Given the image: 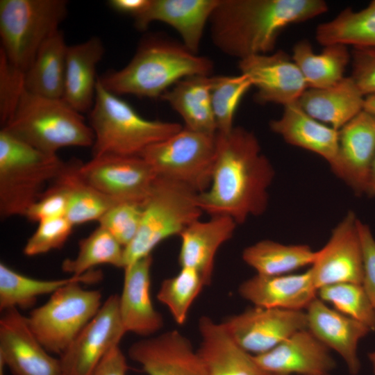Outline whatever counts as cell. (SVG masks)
<instances>
[{
	"label": "cell",
	"mask_w": 375,
	"mask_h": 375,
	"mask_svg": "<svg viewBox=\"0 0 375 375\" xmlns=\"http://www.w3.org/2000/svg\"><path fill=\"white\" fill-rule=\"evenodd\" d=\"M274 176L253 133L234 127L226 135L217 133V152L209 187L198 196L203 212L231 217L242 224L262 214L268 188Z\"/></svg>",
	"instance_id": "1"
},
{
	"label": "cell",
	"mask_w": 375,
	"mask_h": 375,
	"mask_svg": "<svg viewBox=\"0 0 375 375\" xmlns=\"http://www.w3.org/2000/svg\"><path fill=\"white\" fill-rule=\"evenodd\" d=\"M328 8L323 0H219L208 22L210 36L217 49L239 60L267 54L283 29Z\"/></svg>",
	"instance_id": "2"
},
{
	"label": "cell",
	"mask_w": 375,
	"mask_h": 375,
	"mask_svg": "<svg viewBox=\"0 0 375 375\" xmlns=\"http://www.w3.org/2000/svg\"><path fill=\"white\" fill-rule=\"evenodd\" d=\"M212 62L191 52L182 42L149 35L140 43L131 61L119 70L98 77L103 87L116 95L156 99L189 76H210Z\"/></svg>",
	"instance_id": "3"
},
{
	"label": "cell",
	"mask_w": 375,
	"mask_h": 375,
	"mask_svg": "<svg viewBox=\"0 0 375 375\" xmlns=\"http://www.w3.org/2000/svg\"><path fill=\"white\" fill-rule=\"evenodd\" d=\"M89 125L94 135L92 157L141 156L147 148L183 128L178 123L144 118L127 101L105 89L99 81L94 102L89 112Z\"/></svg>",
	"instance_id": "4"
},
{
	"label": "cell",
	"mask_w": 375,
	"mask_h": 375,
	"mask_svg": "<svg viewBox=\"0 0 375 375\" xmlns=\"http://www.w3.org/2000/svg\"><path fill=\"white\" fill-rule=\"evenodd\" d=\"M2 129L50 154H56L64 147H92L94 140L91 127L81 113L62 98L42 97L26 90Z\"/></svg>",
	"instance_id": "5"
},
{
	"label": "cell",
	"mask_w": 375,
	"mask_h": 375,
	"mask_svg": "<svg viewBox=\"0 0 375 375\" xmlns=\"http://www.w3.org/2000/svg\"><path fill=\"white\" fill-rule=\"evenodd\" d=\"M67 162L0 131V216H26Z\"/></svg>",
	"instance_id": "6"
},
{
	"label": "cell",
	"mask_w": 375,
	"mask_h": 375,
	"mask_svg": "<svg viewBox=\"0 0 375 375\" xmlns=\"http://www.w3.org/2000/svg\"><path fill=\"white\" fill-rule=\"evenodd\" d=\"M198 196L197 192L181 183L156 176L142 204L139 230L124 249V267L151 255L162 241L179 236L199 219L203 211Z\"/></svg>",
	"instance_id": "7"
},
{
	"label": "cell",
	"mask_w": 375,
	"mask_h": 375,
	"mask_svg": "<svg viewBox=\"0 0 375 375\" xmlns=\"http://www.w3.org/2000/svg\"><path fill=\"white\" fill-rule=\"evenodd\" d=\"M65 0H1L0 50L26 72L42 44L67 15Z\"/></svg>",
	"instance_id": "8"
},
{
	"label": "cell",
	"mask_w": 375,
	"mask_h": 375,
	"mask_svg": "<svg viewBox=\"0 0 375 375\" xmlns=\"http://www.w3.org/2000/svg\"><path fill=\"white\" fill-rule=\"evenodd\" d=\"M102 305L99 290L67 285L27 316L29 326L50 353L62 355Z\"/></svg>",
	"instance_id": "9"
},
{
	"label": "cell",
	"mask_w": 375,
	"mask_h": 375,
	"mask_svg": "<svg viewBox=\"0 0 375 375\" xmlns=\"http://www.w3.org/2000/svg\"><path fill=\"white\" fill-rule=\"evenodd\" d=\"M217 152V133L183 127L141 154L156 176L181 183L199 194L208 189Z\"/></svg>",
	"instance_id": "10"
},
{
	"label": "cell",
	"mask_w": 375,
	"mask_h": 375,
	"mask_svg": "<svg viewBox=\"0 0 375 375\" xmlns=\"http://www.w3.org/2000/svg\"><path fill=\"white\" fill-rule=\"evenodd\" d=\"M78 172L85 182L118 202L143 203L156 178L140 156L92 157L81 164Z\"/></svg>",
	"instance_id": "11"
},
{
	"label": "cell",
	"mask_w": 375,
	"mask_h": 375,
	"mask_svg": "<svg viewBox=\"0 0 375 375\" xmlns=\"http://www.w3.org/2000/svg\"><path fill=\"white\" fill-rule=\"evenodd\" d=\"M126 333L119 295H110L99 310L60 356L64 375H92L103 357L119 346Z\"/></svg>",
	"instance_id": "12"
},
{
	"label": "cell",
	"mask_w": 375,
	"mask_h": 375,
	"mask_svg": "<svg viewBox=\"0 0 375 375\" xmlns=\"http://www.w3.org/2000/svg\"><path fill=\"white\" fill-rule=\"evenodd\" d=\"M222 324L240 347L258 355L307 328V317L305 310L254 306L227 317Z\"/></svg>",
	"instance_id": "13"
},
{
	"label": "cell",
	"mask_w": 375,
	"mask_h": 375,
	"mask_svg": "<svg viewBox=\"0 0 375 375\" xmlns=\"http://www.w3.org/2000/svg\"><path fill=\"white\" fill-rule=\"evenodd\" d=\"M355 213L349 211L333 230L327 243L316 251L310 270L317 290L342 283L362 284L363 256Z\"/></svg>",
	"instance_id": "14"
},
{
	"label": "cell",
	"mask_w": 375,
	"mask_h": 375,
	"mask_svg": "<svg viewBox=\"0 0 375 375\" xmlns=\"http://www.w3.org/2000/svg\"><path fill=\"white\" fill-rule=\"evenodd\" d=\"M18 308L2 311L0 359L13 375H64L60 358L51 355Z\"/></svg>",
	"instance_id": "15"
},
{
	"label": "cell",
	"mask_w": 375,
	"mask_h": 375,
	"mask_svg": "<svg viewBox=\"0 0 375 375\" xmlns=\"http://www.w3.org/2000/svg\"><path fill=\"white\" fill-rule=\"evenodd\" d=\"M238 67L256 88L255 100L259 103L285 106L297 101L308 88L297 65L282 50L240 60Z\"/></svg>",
	"instance_id": "16"
},
{
	"label": "cell",
	"mask_w": 375,
	"mask_h": 375,
	"mask_svg": "<svg viewBox=\"0 0 375 375\" xmlns=\"http://www.w3.org/2000/svg\"><path fill=\"white\" fill-rule=\"evenodd\" d=\"M128 353L147 375H208L197 350L177 330L137 341Z\"/></svg>",
	"instance_id": "17"
},
{
	"label": "cell",
	"mask_w": 375,
	"mask_h": 375,
	"mask_svg": "<svg viewBox=\"0 0 375 375\" xmlns=\"http://www.w3.org/2000/svg\"><path fill=\"white\" fill-rule=\"evenodd\" d=\"M375 158V116L362 110L338 131L333 172L356 194L366 193Z\"/></svg>",
	"instance_id": "18"
},
{
	"label": "cell",
	"mask_w": 375,
	"mask_h": 375,
	"mask_svg": "<svg viewBox=\"0 0 375 375\" xmlns=\"http://www.w3.org/2000/svg\"><path fill=\"white\" fill-rule=\"evenodd\" d=\"M253 356L270 375L329 374L336 366L330 349L308 328L293 333L272 349Z\"/></svg>",
	"instance_id": "19"
},
{
	"label": "cell",
	"mask_w": 375,
	"mask_h": 375,
	"mask_svg": "<svg viewBox=\"0 0 375 375\" xmlns=\"http://www.w3.org/2000/svg\"><path fill=\"white\" fill-rule=\"evenodd\" d=\"M307 328L344 362L348 372L357 375L361 368L358 346L370 329L360 322L328 307L317 297L306 309Z\"/></svg>",
	"instance_id": "20"
},
{
	"label": "cell",
	"mask_w": 375,
	"mask_h": 375,
	"mask_svg": "<svg viewBox=\"0 0 375 375\" xmlns=\"http://www.w3.org/2000/svg\"><path fill=\"white\" fill-rule=\"evenodd\" d=\"M152 255L140 258L124 268L122 292L119 308L126 333L147 337L160 331L163 319L151 298Z\"/></svg>",
	"instance_id": "21"
},
{
	"label": "cell",
	"mask_w": 375,
	"mask_h": 375,
	"mask_svg": "<svg viewBox=\"0 0 375 375\" xmlns=\"http://www.w3.org/2000/svg\"><path fill=\"white\" fill-rule=\"evenodd\" d=\"M240 295L254 306L305 310L317 297L311 272L278 276L256 274L242 282Z\"/></svg>",
	"instance_id": "22"
},
{
	"label": "cell",
	"mask_w": 375,
	"mask_h": 375,
	"mask_svg": "<svg viewBox=\"0 0 375 375\" xmlns=\"http://www.w3.org/2000/svg\"><path fill=\"white\" fill-rule=\"evenodd\" d=\"M219 0H151L145 11L134 19L139 30H145L153 22L174 28L183 44L198 54L206 24Z\"/></svg>",
	"instance_id": "23"
},
{
	"label": "cell",
	"mask_w": 375,
	"mask_h": 375,
	"mask_svg": "<svg viewBox=\"0 0 375 375\" xmlns=\"http://www.w3.org/2000/svg\"><path fill=\"white\" fill-rule=\"evenodd\" d=\"M198 328L201 342L197 351L208 375H270L260 367L253 355L234 341L222 323L203 316Z\"/></svg>",
	"instance_id": "24"
},
{
	"label": "cell",
	"mask_w": 375,
	"mask_h": 375,
	"mask_svg": "<svg viewBox=\"0 0 375 375\" xmlns=\"http://www.w3.org/2000/svg\"><path fill=\"white\" fill-rule=\"evenodd\" d=\"M237 223L230 217L211 216L208 221L199 219L190 224L181 234L178 262L181 267L196 269L206 285L211 283L216 253L230 240Z\"/></svg>",
	"instance_id": "25"
},
{
	"label": "cell",
	"mask_w": 375,
	"mask_h": 375,
	"mask_svg": "<svg viewBox=\"0 0 375 375\" xmlns=\"http://www.w3.org/2000/svg\"><path fill=\"white\" fill-rule=\"evenodd\" d=\"M104 53L103 42L97 36L67 47L62 99L80 113L90 112L92 108L98 81L97 67Z\"/></svg>",
	"instance_id": "26"
},
{
	"label": "cell",
	"mask_w": 375,
	"mask_h": 375,
	"mask_svg": "<svg viewBox=\"0 0 375 375\" xmlns=\"http://www.w3.org/2000/svg\"><path fill=\"white\" fill-rule=\"evenodd\" d=\"M271 130L288 143L318 154L331 167L338 148V131L307 114L298 101L284 106L281 117L272 120Z\"/></svg>",
	"instance_id": "27"
},
{
	"label": "cell",
	"mask_w": 375,
	"mask_h": 375,
	"mask_svg": "<svg viewBox=\"0 0 375 375\" xmlns=\"http://www.w3.org/2000/svg\"><path fill=\"white\" fill-rule=\"evenodd\" d=\"M365 96L351 76L326 88H307L298 100L316 120L339 131L363 110Z\"/></svg>",
	"instance_id": "28"
},
{
	"label": "cell",
	"mask_w": 375,
	"mask_h": 375,
	"mask_svg": "<svg viewBox=\"0 0 375 375\" xmlns=\"http://www.w3.org/2000/svg\"><path fill=\"white\" fill-rule=\"evenodd\" d=\"M103 278L100 270H90L80 276L69 278L41 280L27 276L12 269L4 262L0 263V310L31 308L39 297L53 294L60 288L75 283L93 284Z\"/></svg>",
	"instance_id": "29"
},
{
	"label": "cell",
	"mask_w": 375,
	"mask_h": 375,
	"mask_svg": "<svg viewBox=\"0 0 375 375\" xmlns=\"http://www.w3.org/2000/svg\"><path fill=\"white\" fill-rule=\"evenodd\" d=\"M211 76L186 77L167 90L161 99L168 103L192 131L216 134L210 99Z\"/></svg>",
	"instance_id": "30"
},
{
	"label": "cell",
	"mask_w": 375,
	"mask_h": 375,
	"mask_svg": "<svg viewBox=\"0 0 375 375\" xmlns=\"http://www.w3.org/2000/svg\"><path fill=\"white\" fill-rule=\"evenodd\" d=\"M67 47L60 29L42 44L25 72L26 91L49 98H62Z\"/></svg>",
	"instance_id": "31"
},
{
	"label": "cell",
	"mask_w": 375,
	"mask_h": 375,
	"mask_svg": "<svg viewBox=\"0 0 375 375\" xmlns=\"http://www.w3.org/2000/svg\"><path fill=\"white\" fill-rule=\"evenodd\" d=\"M292 60L301 71L308 88L331 87L344 76L351 59L347 46L333 44L324 46L320 53H315L306 40L296 43Z\"/></svg>",
	"instance_id": "32"
},
{
	"label": "cell",
	"mask_w": 375,
	"mask_h": 375,
	"mask_svg": "<svg viewBox=\"0 0 375 375\" xmlns=\"http://www.w3.org/2000/svg\"><path fill=\"white\" fill-rule=\"evenodd\" d=\"M315 36L323 46L340 44L375 51V0L360 10L344 9L333 19L319 24Z\"/></svg>",
	"instance_id": "33"
},
{
	"label": "cell",
	"mask_w": 375,
	"mask_h": 375,
	"mask_svg": "<svg viewBox=\"0 0 375 375\" xmlns=\"http://www.w3.org/2000/svg\"><path fill=\"white\" fill-rule=\"evenodd\" d=\"M315 255L316 251L306 244H284L264 240L245 248L242 257L256 274L278 276L311 266Z\"/></svg>",
	"instance_id": "34"
},
{
	"label": "cell",
	"mask_w": 375,
	"mask_h": 375,
	"mask_svg": "<svg viewBox=\"0 0 375 375\" xmlns=\"http://www.w3.org/2000/svg\"><path fill=\"white\" fill-rule=\"evenodd\" d=\"M82 162L72 159L66 162L61 173L68 191L65 217L74 226L99 219L119 203L85 182L78 169Z\"/></svg>",
	"instance_id": "35"
},
{
	"label": "cell",
	"mask_w": 375,
	"mask_h": 375,
	"mask_svg": "<svg viewBox=\"0 0 375 375\" xmlns=\"http://www.w3.org/2000/svg\"><path fill=\"white\" fill-rule=\"evenodd\" d=\"M124 249L108 231L99 226L79 241L77 256L64 260L62 270L71 276H80L100 265L124 269Z\"/></svg>",
	"instance_id": "36"
},
{
	"label": "cell",
	"mask_w": 375,
	"mask_h": 375,
	"mask_svg": "<svg viewBox=\"0 0 375 375\" xmlns=\"http://www.w3.org/2000/svg\"><path fill=\"white\" fill-rule=\"evenodd\" d=\"M251 87L250 78L241 73L211 76L210 99L217 133L226 135L233 129L238 105Z\"/></svg>",
	"instance_id": "37"
},
{
	"label": "cell",
	"mask_w": 375,
	"mask_h": 375,
	"mask_svg": "<svg viewBox=\"0 0 375 375\" xmlns=\"http://www.w3.org/2000/svg\"><path fill=\"white\" fill-rule=\"evenodd\" d=\"M204 286L205 282L199 272L191 267H181L176 275L162 281L156 297L168 308L175 322L182 325Z\"/></svg>",
	"instance_id": "38"
},
{
	"label": "cell",
	"mask_w": 375,
	"mask_h": 375,
	"mask_svg": "<svg viewBox=\"0 0 375 375\" xmlns=\"http://www.w3.org/2000/svg\"><path fill=\"white\" fill-rule=\"evenodd\" d=\"M317 297L335 310L355 319L375 331V309L362 284L336 283L317 290Z\"/></svg>",
	"instance_id": "39"
},
{
	"label": "cell",
	"mask_w": 375,
	"mask_h": 375,
	"mask_svg": "<svg viewBox=\"0 0 375 375\" xmlns=\"http://www.w3.org/2000/svg\"><path fill=\"white\" fill-rule=\"evenodd\" d=\"M142 204L119 202L111 207L98 221L125 248L135 237L141 222Z\"/></svg>",
	"instance_id": "40"
},
{
	"label": "cell",
	"mask_w": 375,
	"mask_h": 375,
	"mask_svg": "<svg viewBox=\"0 0 375 375\" xmlns=\"http://www.w3.org/2000/svg\"><path fill=\"white\" fill-rule=\"evenodd\" d=\"M73 226L65 217L39 222L24 247V255L35 256L62 248L71 235Z\"/></svg>",
	"instance_id": "41"
},
{
	"label": "cell",
	"mask_w": 375,
	"mask_h": 375,
	"mask_svg": "<svg viewBox=\"0 0 375 375\" xmlns=\"http://www.w3.org/2000/svg\"><path fill=\"white\" fill-rule=\"evenodd\" d=\"M25 73L13 66L0 50V122L3 127L15 112L25 91Z\"/></svg>",
	"instance_id": "42"
},
{
	"label": "cell",
	"mask_w": 375,
	"mask_h": 375,
	"mask_svg": "<svg viewBox=\"0 0 375 375\" xmlns=\"http://www.w3.org/2000/svg\"><path fill=\"white\" fill-rule=\"evenodd\" d=\"M61 173L48 185L40 198L28 210L25 217L29 221L39 223L47 219L65 217L68 191L61 177Z\"/></svg>",
	"instance_id": "43"
},
{
	"label": "cell",
	"mask_w": 375,
	"mask_h": 375,
	"mask_svg": "<svg viewBox=\"0 0 375 375\" xmlns=\"http://www.w3.org/2000/svg\"><path fill=\"white\" fill-rule=\"evenodd\" d=\"M351 78L365 96L375 94V51L353 48L351 53Z\"/></svg>",
	"instance_id": "44"
},
{
	"label": "cell",
	"mask_w": 375,
	"mask_h": 375,
	"mask_svg": "<svg viewBox=\"0 0 375 375\" xmlns=\"http://www.w3.org/2000/svg\"><path fill=\"white\" fill-rule=\"evenodd\" d=\"M358 227L363 256L362 285L375 309V238L369 227L360 220Z\"/></svg>",
	"instance_id": "45"
},
{
	"label": "cell",
	"mask_w": 375,
	"mask_h": 375,
	"mask_svg": "<svg viewBox=\"0 0 375 375\" xmlns=\"http://www.w3.org/2000/svg\"><path fill=\"white\" fill-rule=\"evenodd\" d=\"M128 369L126 358L119 345L103 357L92 375H126Z\"/></svg>",
	"instance_id": "46"
},
{
	"label": "cell",
	"mask_w": 375,
	"mask_h": 375,
	"mask_svg": "<svg viewBox=\"0 0 375 375\" xmlns=\"http://www.w3.org/2000/svg\"><path fill=\"white\" fill-rule=\"evenodd\" d=\"M151 0H110L108 6L114 10L138 17L148 8Z\"/></svg>",
	"instance_id": "47"
},
{
	"label": "cell",
	"mask_w": 375,
	"mask_h": 375,
	"mask_svg": "<svg viewBox=\"0 0 375 375\" xmlns=\"http://www.w3.org/2000/svg\"><path fill=\"white\" fill-rule=\"evenodd\" d=\"M366 194L372 197H375V158L371 169Z\"/></svg>",
	"instance_id": "48"
},
{
	"label": "cell",
	"mask_w": 375,
	"mask_h": 375,
	"mask_svg": "<svg viewBox=\"0 0 375 375\" xmlns=\"http://www.w3.org/2000/svg\"><path fill=\"white\" fill-rule=\"evenodd\" d=\"M363 110L375 116V94L365 97Z\"/></svg>",
	"instance_id": "49"
},
{
	"label": "cell",
	"mask_w": 375,
	"mask_h": 375,
	"mask_svg": "<svg viewBox=\"0 0 375 375\" xmlns=\"http://www.w3.org/2000/svg\"><path fill=\"white\" fill-rule=\"evenodd\" d=\"M368 358H369V362L371 364L373 373L375 375V350L370 352V353H369Z\"/></svg>",
	"instance_id": "50"
},
{
	"label": "cell",
	"mask_w": 375,
	"mask_h": 375,
	"mask_svg": "<svg viewBox=\"0 0 375 375\" xmlns=\"http://www.w3.org/2000/svg\"><path fill=\"white\" fill-rule=\"evenodd\" d=\"M5 364L4 362H3V360H1L0 359V375H4V367H5Z\"/></svg>",
	"instance_id": "51"
},
{
	"label": "cell",
	"mask_w": 375,
	"mask_h": 375,
	"mask_svg": "<svg viewBox=\"0 0 375 375\" xmlns=\"http://www.w3.org/2000/svg\"><path fill=\"white\" fill-rule=\"evenodd\" d=\"M322 375H329V374H322Z\"/></svg>",
	"instance_id": "52"
}]
</instances>
